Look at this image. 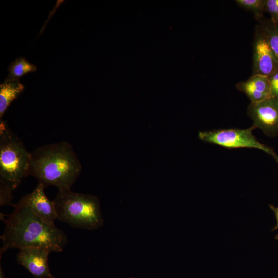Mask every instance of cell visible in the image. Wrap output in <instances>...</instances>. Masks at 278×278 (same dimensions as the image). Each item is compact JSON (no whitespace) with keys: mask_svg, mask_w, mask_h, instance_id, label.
<instances>
[{"mask_svg":"<svg viewBox=\"0 0 278 278\" xmlns=\"http://www.w3.org/2000/svg\"><path fill=\"white\" fill-rule=\"evenodd\" d=\"M45 188L42 184L38 183L34 190L24 197L34 214L44 222L55 224V221L57 219V213L53 201L45 194Z\"/></svg>","mask_w":278,"mask_h":278,"instance_id":"9","label":"cell"},{"mask_svg":"<svg viewBox=\"0 0 278 278\" xmlns=\"http://www.w3.org/2000/svg\"><path fill=\"white\" fill-rule=\"evenodd\" d=\"M265 11L269 14L271 22L278 26V0H266Z\"/></svg>","mask_w":278,"mask_h":278,"instance_id":"16","label":"cell"},{"mask_svg":"<svg viewBox=\"0 0 278 278\" xmlns=\"http://www.w3.org/2000/svg\"><path fill=\"white\" fill-rule=\"evenodd\" d=\"M235 2L240 7L253 12L258 19L265 11L266 0H236Z\"/></svg>","mask_w":278,"mask_h":278,"instance_id":"14","label":"cell"},{"mask_svg":"<svg viewBox=\"0 0 278 278\" xmlns=\"http://www.w3.org/2000/svg\"><path fill=\"white\" fill-rule=\"evenodd\" d=\"M19 79L6 80L0 85V121L11 103L24 90Z\"/></svg>","mask_w":278,"mask_h":278,"instance_id":"11","label":"cell"},{"mask_svg":"<svg viewBox=\"0 0 278 278\" xmlns=\"http://www.w3.org/2000/svg\"><path fill=\"white\" fill-rule=\"evenodd\" d=\"M255 128L251 126L246 129H221L200 131L199 138L207 143L227 148H254L268 154L278 164V154L271 147L262 143L253 135Z\"/></svg>","mask_w":278,"mask_h":278,"instance_id":"5","label":"cell"},{"mask_svg":"<svg viewBox=\"0 0 278 278\" xmlns=\"http://www.w3.org/2000/svg\"><path fill=\"white\" fill-rule=\"evenodd\" d=\"M31 155L7 123L0 121V182L14 190L29 176Z\"/></svg>","mask_w":278,"mask_h":278,"instance_id":"4","label":"cell"},{"mask_svg":"<svg viewBox=\"0 0 278 278\" xmlns=\"http://www.w3.org/2000/svg\"><path fill=\"white\" fill-rule=\"evenodd\" d=\"M253 75L269 76L278 70V58L258 30L253 42Z\"/></svg>","mask_w":278,"mask_h":278,"instance_id":"8","label":"cell"},{"mask_svg":"<svg viewBox=\"0 0 278 278\" xmlns=\"http://www.w3.org/2000/svg\"><path fill=\"white\" fill-rule=\"evenodd\" d=\"M53 201L59 221L86 230L97 229L103 224L99 201L94 196L71 189L59 190Z\"/></svg>","mask_w":278,"mask_h":278,"instance_id":"3","label":"cell"},{"mask_svg":"<svg viewBox=\"0 0 278 278\" xmlns=\"http://www.w3.org/2000/svg\"><path fill=\"white\" fill-rule=\"evenodd\" d=\"M270 88V97L278 98V70L268 76Z\"/></svg>","mask_w":278,"mask_h":278,"instance_id":"17","label":"cell"},{"mask_svg":"<svg viewBox=\"0 0 278 278\" xmlns=\"http://www.w3.org/2000/svg\"><path fill=\"white\" fill-rule=\"evenodd\" d=\"M0 278H6L1 266L0 267Z\"/></svg>","mask_w":278,"mask_h":278,"instance_id":"19","label":"cell"},{"mask_svg":"<svg viewBox=\"0 0 278 278\" xmlns=\"http://www.w3.org/2000/svg\"><path fill=\"white\" fill-rule=\"evenodd\" d=\"M258 30L278 58V26L273 24L270 20H262L260 21Z\"/></svg>","mask_w":278,"mask_h":278,"instance_id":"12","label":"cell"},{"mask_svg":"<svg viewBox=\"0 0 278 278\" xmlns=\"http://www.w3.org/2000/svg\"><path fill=\"white\" fill-rule=\"evenodd\" d=\"M14 190L8 185L0 182V205H11Z\"/></svg>","mask_w":278,"mask_h":278,"instance_id":"15","label":"cell"},{"mask_svg":"<svg viewBox=\"0 0 278 278\" xmlns=\"http://www.w3.org/2000/svg\"><path fill=\"white\" fill-rule=\"evenodd\" d=\"M247 113L255 128L270 137L278 135V98L270 97L259 102H250Z\"/></svg>","mask_w":278,"mask_h":278,"instance_id":"6","label":"cell"},{"mask_svg":"<svg viewBox=\"0 0 278 278\" xmlns=\"http://www.w3.org/2000/svg\"><path fill=\"white\" fill-rule=\"evenodd\" d=\"M29 175L45 188L71 189L79 176L82 166L73 147L62 141L40 146L31 152Z\"/></svg>","mask_w":278,"mask_h":278,"instance_id":"2","label":"cell"},{"mask_svg":"<svg viewBox=\"0 0 278 278\" xmlns=\"http://www.w3.org/2000/svg\"><path fill=\"white\" fill-rule=\"evenodd\" d=\"M7 79L15 80L29 72L36 71V66L23 57L18 58L10 65Z\"/></svg>","mask_w":278,"mask_h":278,"instance_id":"13","label":"cell"},{"mask_svg":"<svg viewBox=\"0 0 278 278\" xmlns=\"http://www.w3.org/2000/svg\"><path fill=\"white\" fill-rule=\"evenodd\" d=\"M51 252L40 247H28L19 249L16 255L18 263L35 278H55L50 272L48 256Z\"/></svg>","mask_w":278,"mask_h":278,"instance_id":"7","label":"cell"},{"mask_svg":"<svg viewBox=\"0 0 278 278\" xmlns=\"http://www.w3.org/2000/svg\"><path fill=\"white\" fill-rule=\"evenodd\" d=\"M269 207L273 211L274 213L277 223L276 225L272 229V231H274L278 229V207H275L272 205H270ZM275 239H278V234L275 236Z\"/></svg>","mask_w":278,"mask_h":278,"instance_id":"18","label":"cell"},{"mask_svg":"<svg viewBox=\"0 0 278 278\" xmlns=\"http://www.w3.org/2000/svg\"><path fill=\"white\" fill-rule=\"evenodd\" d=\"M13 206L14 210L12 213H1V219L5 224L4 233L1 236V258L10 248L40 247L51 253L63 251L68 241L62 230L55 224L44 222L34 214L24 196Z\"/></svg>","mask_w":278,"mask_h":278,"instance_id":"1","label":"cell"},{"mask_svg":"<svg viewBox=\"0 0 278 278\" xmlns=\"http://www.w3.org/2000/svg\"><path fill=\"white\" fill-rule=\"evenodd\" d=\"M237 89L246 94L250 102H257L270 97L268 77L254 74L247 80L238 83Z\"/></svg>","mask_w":278,"mask_h":278,"instance_id":"10","label":"cell"}]
</instances>
